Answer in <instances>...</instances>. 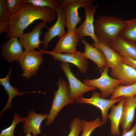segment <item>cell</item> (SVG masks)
Returning <instances> with one entry per match:
<instances>
[{
    "mask_svg": "<svg viewBox=\"0 0 136 136\" xmlns=\"http://www.w3.org/2000/svg\"><path fill=\"white\" fill-rule=\"evenodd\" d=\"M81 42L85 46V51L83 53V56L87 58L92 60L97 65L100 72L107 66L106 58L103 53L96 48L90 45L85 39L83 38Z\"/></svg>",
    "mask_w": 136,
    "mask_h": 136,
    "instance_id": "ac0fdd59",
    "label": "cell"
},
{
    "mask_svg": "<svg viewBox=\"0 0 136 136\" xmlns=\"http://www.w3.org/2000/svg\"><path fill=\"white\" fill-rule=\"evenodd\" d=\"M124 98L122 118L120 124L122 133L130 129L134 119L136 109V98L134 96Z\"/></svg>",
    "mask_w": 136,
    "mask_h": 136,
    "instance_id": "2e32d148",
    "label": "cell"
},
{
    "mask_svg": "<svg viewBox=\"0 0 136 136\" xmlns=\"http://www.w3.org/2000/svg\"><path fill=\"white\" fill-rule=\"evenodd\" d=\"M109 67H105L101 76L97 79H85L83 83L90 86L96 88L100 91V96L105 98L111 94L115 88L121 85V81L110 77L108 74Z\"/></svg>",
    "mask_w": 136,
    "mask_h": 136,
    "instance_id": "5b68a950",
    "label": "cell"
},
{
    "mask_svg": "<svg viewBox=\"0 0 136 136\" xmlns=\"http://www.w3.org/2000/svg\"><path fill=\"white\" fill-rule=\"evenodd\" d=\"M39 51L43 54H48L52 56L55 61L70 63L74 65L81 73H85L87 71L88 63L87 58L80 51H77L73 53L63 54L43 49H40Z\"/></svg>",
    "mask_w": 136,
    "mask_h": 136,
    "instance_id": "30bf717a",
    "label": "cell"
},
{
    "mask_svg": "<svg viewBox=\"0 0 136 136\" xmlns=\"http://www.w3.org/2000/svg\"><path fill=\"white\" fill-rule=\"evenodd\" d=\"M134 97H135L136 98V95H135V96H134Z\"/></svg>",
    "mask_w": 136,
    "mask_h": 136,
    "instance_id": "e575fe53",
    "label": "cell"
},
{
    "mask_svg": "<svg viewBox=\"0 0 136 136\" xmlns=\"http://www.w3.org/2000/svg\"><path fill=\"white\" fill-rule=\"evenodd\" d=\"M110 99H115L121 97H127L136 95V82L131 85L117 86L111 94Z\"/></svg>",
    "mask_w": 136,
    "mask_h": 136,
    "instance_id": "cb8c5ba5",
    "label": "cell"
},
{
    "mask_svg": "<svg viewBox=\"0 0 136 136\" xmlns=\"http://www.w3.org/2000/svg\"><path fill=\"white\" fill-rule=\"evenodd\" d=\"M126 25L125 28L119 36L123 39L134 43H136V18L125 20Z\"/></svg>",
    "mask_w": 136,
    "mask_h": 136,
    "instance_id": "603a6c76",
    "label": "cell"
},
{
    "mask_svg": "<svg viewBox=\"0 0 136 136\" xmlns=\"http://www.w3.org/2000/svg\"><path fill=\"white\" fill-rule=\"evenodd\" d=\"M62 0H25L26 3L31 4L41 8H48L55 10L60 7Z\"/></svg>",
    "mask_w": 136,
    "mask_h": 136,
    "instance_id": "4316f807",
    "label": "cell"
},
{
    "mask_svg": "<svg viewBox=\"0 0 136 136\" xmlns=\"http://www.w3.org/2000/svg\"><path fill=\"white\" fill-rule=\"evenodd\" d=\"M55 10L57 15L56 22L48 29L44 34L42 44L44 48L47 49L49 42L53 38L59 36L60 38L64 36L66 32L65 27L66 26V21L64 12L61 8L58 7Z\"/></svg>",
    "mask_w": 136,
    "mask_h": 136,
    "instance_id": "7c38bea8",
    "label": "cell"
},
{
    "mask_svg": "<svg viewBox=\"0 0 136 136\" xmlns=\"http://www.w3.org/2000/svg\"><path fill=\"white\" fill-rule=\"evenodd\" d=\"M124 98L119 102L117 105H114L111 107V111L108 115V118L111 122L110 134L112 136L120 134L119 127L122 118Z\"/></svg>",
    "mask_w": 136,
    "mask_h": 136,
    "instance_id": "ffe728a7",
    "label": "cell"
},
{
    "mask_svg": "<svg viewBox=\"0 0 136 136\" xmlns=\"http://www.w3.org/2000/svg\"><path fill=\"white\" fill-rule=\"evenodd\" d=\"M17 38L11 37L1 47L2 56L9 62L18 61L24 52L23 47Z\"/></svg>",
    "mask_w": 136,
    "mask_h": 136,
    "instance_id": "5bb4252c",
    "label": "cell"
},
{
    "mask_svg": "<svg viewBox=\"0 0 136 136\" xmlns=\"http://www.w3.org/2000/svg\"><path fill=\"white\" fill-rule=\"evenodd\" d=\"M20 122L24 123V118L22 117L17 113H15L11 124L8 127L1 131L0 136H14V134L16 126ZM18 136H21L19 135Z\"/></svg>",
    "mask_w": 136,
    "mask_h": 136,
    "instance_id": "83f0119b",
    "label": "cell"
},
{
    "mask_svg": "<svg viewBox=\"0 0 136 136\" xmlns=\"http://www.w3.org/2000/svg\"><path fill=\"white\" fill-rule=\"evenodd\" d=\"M60 66L69 81V95L71 99L76 100L82 97L85 92L96 90V88L86 85L78 79L71 72L70 65L68 63L61 62Z\"/></svg>",
    "mask_w": 136,
    "mask_h": 136,
    "instance_id": "52a82bcc",
    "label": "cell"
},
{
    "mask_svg": "<svg viewBox=\"0 0 136 136\" xmlns=\"http://www.w3.org/2000/svg\"><path fill=\"white\" fill-rule=\"evenodd\" d=\"M25 136H32L30 133H28L26 134Z\"/></svg>",
    "mask_w": 136,
    "mask_h": 136,
    "instance_id": "d6a6232c",
    "label": "cell"
},
{
    "mask_svg": "<svg viewBox=\"0 0 136 136\" xmlns=\"http://www.w3.org/2000/svg\"><path fill=\"white\" fill-rule=\"evenodd\" d=\"M98 7L97 4L92 5L85 8V19L78 27L76 28L74 33L78 39L81 40L85 36L90 37L94 42H100L95 33L94 25V15Z\"/></svg>",
    "mask_w": 136,
    "mask_h": 136,
    "instance_id": "9c48e42d",
    "label": "cell"
},
{
    "mask_svg": "<svg viewBox=\"0 0 136 136\" xmlns=\"http://www.w3.org/2000/svg\"><path fill=\"white\" fill-rule=\"evenodd\" d=\"M70 130L67 136H79L82 130V120L78 117L73 119L70 124Z\"/></svg>",
    "mask_w": 136,
    "mask_h": 136,
    "instance_id": "f1b7e54d",
    "label": "cell"
},
{
    "mask_svg": "<svg viewBox=\"0 0 136 136\" xmlns=\"http://www.w3.org/2000/svg\"><path fill=\"white\" fill-rule=\"evenodd\" d=\"M134 43V44L136 45V43Z\"/></svg>",
    "mask_w": 136,
    "mask_h": 136,
    "instance_id": "836d02e7",
    "label": "cell"
},
{
    "mask_svg": "<svg viewBox=\"0 0 136 136\" xmlns=\"http://www.w3.org/2000/svg\"><path fill=\"white\" fill-rule=\"evenodd\" d=\"M49 28L47 23L42 22L36 25L33 30L28 33H23L18 37V40L25 52H30L34 50L35 49H40V45L42 43L40 40V37L42 36L43 28Z\"/></svg>",
    "mask_w": 136,
    "mask_h": 136,
    "instance_id": "8fae6325",
    "label": "cell"
},
{
    "mask_svg": "<svg viewBox=\"0 0 136 136\" xmlns=\"http://www.w3.org/2000/svg\"><path fill=\"white\" fill-rule=\"evenodd\" d=\"M80 42L74 32L66 33L62 37L60 38L56 46L52 51L58 53H72L77 51V46Z\"/></svg>",
    "mask_w": 136,
    "mask_h": 136,
    "instance_id": "e0dca14e",
    "label": "cell"
},
{
    "mask_svg": "<svg viewBox=\"0 0 136 136\" xmlns=\"http://www.w3.org/2000/svg\"><path fill=\"white\" fill-rule=\"evenodd\" d=\"M91 45L103 53L106 59L107 66L112 69L122 62L121 56L110 46L100 42L98 43L93 42Z\"/></svg>",
    "mask_w": 136,
    "mask_h": 136,
    "instance_id": "7402d4cb",
    "label": "cell"
},
{
    "mask_svg": "<svg viewBox=\"0 0 136 136\" xmlns=\"http://www.w3.org/2000/svg\"><path fill=\"white\" fill-rule=\"evenodd\" d=\"M42 55L40 51H24L18 60L23 71L22 77L28 79L36 74L44 61Z\"/></svg>",
    "mask_w": 136,
    "mask_h": 136,
    "instance_id": "8992f818",
    "label": "cell"
},
{
    "mask_svg": "<svg viewBox=\"0 0 136 136\" xmlns=\"http://www.w3.org/2000/svg\"><path fill=\"white\" fill-rule=\"evenodd\" d=\"M11 14L6 8L5 0H0V34L6 32L10 24Z\"/></svg>",
    "mask_w": 136,
    "mask_h": 136,
    "instance_id": "d4e9b609",
    "label": "cell"
},
{
    "mask_svg": "<svg viewBox=\"0 0 136 136\" xmlns=\"http://www.w3.org/2000/svg\"><path fill=\"white\" fill-rule=\"evenodd\" d=\"M136 122L131 128L125 133H122L121 136H136Z\"/></svg>",
    "mask_w": 136,
    "mask_h": 136,
    "instance_id": "1f68e13d",
    "label": "cell"
},
{
    "mask_svg": "<svg viewBox=\"0 0 136 136\" xmlns=\"http://www.w3.org/2000/svg\"><path fill=\"white\" fill-rule=\"evenodd\" d=\"M12 73V69L10 68L7 75L4 78L0 79V84L3 86L5 90L6 91L8 95V98L7 103L4 108L1 111L0 117H1L4 112L7 109H10L12 107L11 100L12 99L16 96H21L25 94L28 93L38 92L45 93L40 91H33L21 92L18 91V88L16 87H13L11 85L10 82V77Z\"/></svg>",
    "mask_w": 136,
    "mask_h": 136,
    "instance_id": "d6986e66",
    "label": "cell"
},
{
    "mask_svg": "<svg viewBox=\"0 0 136 136\" xmlns=\"http://www.w3.org/2000/svg\"><path fill=\"white\" fill-rule=\"evenodd\" d=\"M124 97H121L115 99H106L100 96V93L94 91L92 96L90 98L83 97L76 100L77 103L93 105L99 109L102 114V122L105 124L107 121L108 111L109 109L117 102H119Z\"/></svg>",
    "mask_w": 136,
    "mask_h": 136,
    "instance_id": "ba28073f",
    "label": "cell"
},
{
    "mask_svg": "<svg viewBox=\"0 0 136 136\" xmlns=\"http://www.w3.org/2000/svg\"><path fill=\"white\" fill-rule=\"evenodd\" d=\"M7 8L11 14L18 10L25 4V0H5Z\"/></svg>",
    "mask_w": 136,
    "mask_h": 136,
    "instance_id": "f546056e",
    "label": "cell"
},
{
    "mask_svg": "<svg viewBox=\"0 0 136 136\" xmlns=\"http://www.w3.org/2000/svg\"><path fill=\"white\" fill-rule=\"evenodd\" d=\"M81 120L82 132L81 136H90L95 129L101 127L103 124L102 121L98 117L89 121Z\"/></svg>",
    "mask_w": 136,
    "mask_h": 136,
    "instance_id": "484cf974",
    "label": "cell"
},
{
    "mask_svg": "<svg viewBox=\"0 0 136 136\" xmlns=\"http://www.w3.org/2000/svg\"><path fill=\"white\" fill-rule=\"evenodd\" d=\"M94 0H62L60 7L63 10L65 14L67 32H74L76 26L80 22L81 18L78 12L81 7L84 8L92 5Z\"/></svg>",
    "mask_w": 136,
    "mask_h": 136,
    "instance_id": "277c9868",
    "label": "cell"
},
{
    "mask_svg": "<svg viewBox=\"0 0 136 136\" xmlns=\"http://www.w3.org/2000/svg\"><path fill=\"white\" fill-rule=\"evenodd\" d=\"M120 55L122 57V62L132 66L136 70V59L126 55Z\"/></svg>",
    "mask_w": 136,
    "mask_h": 136,
    "instance_id": "4dcf8cb0",
    "label": "cell"
},
{
    "mask_svg": "<svg viewBox=\"0 0 136 136\" xmlns=\"http://www.w3.org/2000/svg\"><path fill=\"white\" fill-rule=\"evenodd\" d=\"M48 114H38L30 110L27 116L24 118V122L23 128L24 133H31L33 136L41 134L40 127L43 121L47 119Z\"/></svg>",
    "mask_w": 136,
    "mask_h": 136,
    "instance_id": "9a60e30c",
    "label": "cell"
},
{
    "mask_svg": "<svg viewBox=\"0 0 136 136\" xmlns=\"http://www.w3.org/2000/svg\"><path fill=\"white\" fill-rule=\"evenodd\" d=\"M110 74L113 78L121 81V85L127 86L136 82V70L123 62L111 69Z\"/></svg>",
    "mask_w": 136,
    "mask_h": 136,
    "instance_id": "4fadbf2b",
    "label": "cell"
},
{
    "mask_svg": "<svg viewBox=\"0 0 136 136\" xmlns=\"http://www.w3.org/2000/svg\"><path fill=\"white\" fill-rule=\"evenodd\" d=\"M57 85L58 89L54 92L52 105L45 123L46 125L47 126H50L53 123L63 108L74 102V101L69 97V85L63 78L59 79Z\"/></svg>",
    "mask_w": 136,
    "mask_h": 136,
    "instance_id": "3957f363",
    "label": "cell"
},
{
    "mask_svg": "<svg viewBox=\"0 0 136 136\" xmlns=\"http://www.w3.org/2000/svg\"><path fill=\"white\" fill-rule=\"evenodd\" d=\"M110 46L119 55H126L136 59V45L119 36Z\"/></svg>",
    "mask_w": 136,
    "mask_h": 136,
    "instance_id": "44dd1931",
    "label": "cell"
},
{
    "mask_svg": "<svg viewBox=\"0 0 136 136\" xmlns=\"http://www.w3.org/2000/svg\"><path fill=\"white\" fill-rule=\"evenodd\" d=\"M126 25L125 20L122 18L113 16H103L95 21V34L100 42L110 46Z\"/></svg>",
    "mask_w": 136,
    "mask_h": 136,
    "instance_id": "7a4b0ae2",
    "label": "cell"
},
{
    "mask_svg": "<svg viewBox=\"0 0 136 136\" xmlns=\"http://www.w3.org/2000/svg\"><path fill=\"white\" fill-rule=\"evenodd\" d=\"M57 17L55 9L42 8L26 3L16 12L11 14L10 25L5 37L18 38L24 33V31L33 22L40 19L42 22H51Z\"/></svg>",
    "mask_w": 136,
    "mask_h": 136,
    "instance_id": "6da1fadb",
    "label": "cell"
}]
</instances>
